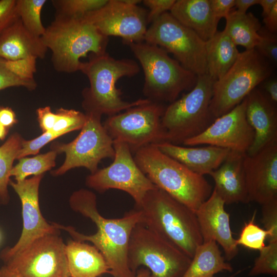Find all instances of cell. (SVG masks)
Segmentation results:
<instances>
[{"label":"cell","mask_w":277,"mask_h":277,"mask_svg":"<svg viewBox=\"0 0 277 277\" xmlns=\"http://www.w3.org/2000/svg\"><path fill=\"white\" fill-rule=\"evenodd\" d=\"M276 3H277V0H259L258 4L261 6L263 9V17L270 13Z\"/></svg>","instance_id":"obj_48"},{"label":"cell","mask_w":277,"mask_h":277,"mask_svg":"<svg viewBox=\"0 0 277 277\" xmlns=\"http://www.w3.org/2000/svg\"><path fill=\"white\" fill-rule=\"evenodd\" d=\"M225 19L223 31L236 46H242L246 50L255 48L261 38L259 33L261 24L253 13L231 11Z\"/></svg>","instance_id":"obj_28"},{"label":"cell","mask_w":277,"mask_h":277,"mask_svg":"<svg viewBox=\"0 0 277 277\" xmlns=\"http://www.w3.org/2000/svg\"><path fill=\"white\" fill-rule=\"evenodd\" d=\"M241 272L240 270L236 272L234 274H232L228 277H234L235 275H238Z\"/></svg>","instance_id":"obj_52"},{"label":"cell","mask_w":277,"mask_h":277,"mask_svg":"<svg viewBox=\"0 0 277 277\" xmlns=\"http://www.w3.org/2000/svg\"><path fill=\"white\" fill-rule=\"evenodd\" d=\"M37 120L43 132L50 131L57 118V114L53 112L49 106L39 108L36 110Z\"/></svg>","instance_id":"obj_42"},{"label":"cell","mask_w":277,"mask_h":277,"mask_svg":"<svg viewBox=\"0 0 277 277\" xmlns=\"http://www.w3.org/2000/svg\"><path fill=\"white\" fill-rule=\"evenodd\" d=\"M261 38L255 49L274 67L277 64V37L266 29L260 30Z\"/></svg>","instance_id":"obj_37"},{"label":"cell","mask_w":277,"mask_h":277,"mask_svg":"<svg viewBox=\"0 0 277 277\" xmlns=\"http://www.w3.org/2000/svg\"><path fill=\"white\" fill-rule=\"evenodd\" d=\"M142 2L149 9L147 15L149 24L163 13L170 11L176 0H144Z\"/></svg>","instance_id":"obj_41"},{"label":"cell","mask_w":277,"mask_h":277,"mask_svg":"<svg viewBox=\"0 0 277 277\" xmlns=\"http://www.w3.org/2000/svg\"><path fill=\"white\" fill-rule=\"evenodd\" d=\"M16 0L0 1V35L18 17Z\"/></svg>","instance_id":"obj_40"},{"label":"cell","mask_w":277,"mask_h":277,"mask_svg":"<svg viewBox=\"0 0 277 277\" xmlns=\"http://www.w3.org/2000/svg\"><path fill=\"white\" fill-rule=\"evenodd\" d=\"M46 0H16L17 15L24 27L31 33L41 37L46 28L41 21V11Z\"/></svg>","instance_id":"obj_32"},{"label":"cell","mask_w":277,"mask_h":277,"mask_svg":"<svg viewBox=\"0 0 277 277\" xmlns=\"http://www.w3.org/2000/svg\"><path fill=\"white\" fill-rule=\"evenodd\" d=\"M246 100V116L254 134L253 142L246 154L252 155L277 142L276 104L258 88L253 89Z\"/></svg>","instance_id":"obj_20"},{"label":"cell","mask_w":277,"mask_h":277,"mask_svg":"<svg viewBox=\"0 0 277 277\" xmlns=\"http://www.w3.org/2000/svg\"><path fill=\"white\" fill-rule=\"evenodd\" d=\"M225 203L213 189L210 196L195 211L203 242L214 241L223 248L226 261H230L239 252L230 224V215Z\"/></svg>","instance_id":"obj_19"},{"label":"cell","mask_w":277,"mask_h":277,"mask_svg":"<svg viewBox=\"0 0 277 277\" xmlns=\"http://www.w3.org/2000/svg\"><path fill=\"white\" fill-rule=\"evenodd\" d=\"M243 167L250 202L262 205L277 200V142L254 155L246 154Z\"/></svg>","instance_id":"obj_18"},{"label":"cell","mask_w":277,"mask_h":277,"mask_svg":"<svg viewBox=\"0 0 277 277\" xmlns=\"http://www.w3.org/2000/svg\"><path fill=\"white\" fill-rule=\"evenodd\" d=\"M169 12L205 42L217 32L220 19L213 14L209 0H177Z\"/></svg>","instance_id":"obj_24"},{"label":"cell","mask_w":277,"mask_h":277,"mask_svg":"<svg viewBox=\"0 0 277 277\" xmlns=\"http://www.w3.org/2000/svg\"><path fill=\"white\" fill-rule=\"evenodd\" d=\"M164 153L179 162L194 173L210 174L225 161L230 150L208 145L183 147L168 142L155 144Z\"/></svg>","instance_id":"obj_22"},{"label":"cell","mask_w":277,"mask_h":277,"mask_svg":"<svg viewBox=\"0 0 277 277\" xmlns=\"http://www.w3.org/2000/svg\"><path fill=\"white\" fill-rule=\"evenodd\" d=\"M8 129L0 124V140H3L6 137Z\"/></svg>","instance_id":"obj_51"},{"label":"cell","mask_w":277,"mask_h":277,"mask_svg":"<svg viewBox=\"0 0 277 277\" xmlns=\"http://www.w3.org/2000/svg\"><path fill=\"white\" fill-rule=\"evenodd\" d=\"M55 113L57 118L51 131L62 135L81 130L86 119L85 113L74 109L61 108Z\"/></svg>","instance_id":"obj_36"},{"label":"cell","mask_w":277,"mask_h":277,"mask_svg":"<svg viewBox=\"0 0 277 277\" xmlns=\"http://www.w3.org/2000/svg\"><path fill=\"white\" fill-rule=\"evenodd\" d=\"M273 67L255 48L240 52L227 73L214 82L210 104L214 119L229 112L271 76Z\"/></svg>","instance_id":"obj_8"},{"label":"cell","mask_w":277,"mask_h":277,"mask_svg":"<svg viewBox=\"0 0 277 277\" xmlns=\"http://www.w3.org/2000/svg\"><path fill=\"white\" fill-rule=\"evenodd\" d=\"M144 41L172 53L186 69L196 75L207 74L206 42L167 12L148 27Z\"/></svg>","instance_id":"obj_10"},{"label":"cell","mask_w":277,"mask_h":277,"mask_svg":"<svg viewBox=\"0 0 277 277\" xmlns=\"http://www.w3.org/2000/svg\"><path fill=\"white\" fill-rule=\"evenodd\" d=\"M115 155L108 166L98 169L86 178V185L100 193L114 189L129 194L139 206L146 193L156 186L136 164L128 145L113 141Z\"/></svg>","instance_id":"obj_13"},{"label":"cell","mask_w":277,"mask_h":277,"mask_svg":"<svg viewBox=\"0 0 277 277\" xmlns=\"http://www.w3.org/2000/svg\"><path fill=\"white\" fill-rule=\"evenodd\" d=\"M65 247L60 234H47L4 262L22 277H70Z\"/></svg>","instance_id":"obj_14"},{"label":"cell","mask_w":277,"mask_h":277,"mask_svg":"<svg viewBox=\"0 0 277 277\" xmlns=\"http://www.w3.org/2000/svg\"><path fill=\"white\" fill-rule=\"evenodd\" d=\"M134 153L136 164L154 185L194 212L211 195L212 186L204 176L163 153L155 144Z\"/></svg>","instance_id":"obj_3"},{"label":"cell","mask_w":277,"mask_h":277,"mask_svg":"<svg viewBox=\"0 0 277 277\" xmlns=\"http://www.w3.org/2000/svg\"><path fill=\"white\" fill-rule=\"evenodd\" d=\"M246 97L231 110L215 118L202 133L184 141L187 146H214L246 154L254 137L246 116Z\"/></svg>","instance_id":"obj_16"},{"label":"cell","mask_w":277,"mask_h":277,"mask_svg":"<svg viewBox=\"0 0 277 277\" xmlns=\"http://www.w3.org/2000/svg\"><path fill=\"white\" fill-rule=\"evenodd\" d=\"M17 122L14 111L10 107L0 106V124L9 129Z\"/></svg>","instance_id":"obj_45"},{"label":"cell","mask_w":277,"mask_h":277,"mask_svg":"<svg viewBox=\"0 0 277 277\" xmlns=\"http://www.w3.org/2000/svg\"><path fill=\"white\" fill-rule=\"evenodd\" d=\"M258 3L259 0H235L234 6L238 12L246 13L249 8Z\"/></svg>","instance_id":"obj_47"},{"label":"cell","mask_w":277,"mask_h":277,"mask_svg":"<svg viewBox=\"0 0 277 277\" xmlns=\"http://www.w3.org/2000/svg\"><path fill=\"white\" fill-rule=\"evenodd\" d=\"M142 223L191 259L203 242L195 212L156 187L148 191L140 205Z\"/></svg>","instance_id":"obj_4"},{"label":"cell","mask_w":277,"mask_h":277,"mask_svg":"<svg viewBox=\"0 0 277 277\" xmlns=\"http://www.w3.org/2000/svg\"><path fill=\"white\" fill-rule=\"evenodd\" d=\"M128 261L136 273L141 266L147 267L152 277H182L191 259L166 239L140 223L129 239Z\"/></svg>","instance_id":"obj_9"},{"label":"cell","mask_w":277,"mask_h":277,"mask_svg":"<svg viewBox=\"0 0 277 277\" xmlns=\"http://www.w3.org/2000/svg\"><path fill=\"white\" fill-rule=\"evenodd\" d=\"M0 272L1 277H22L5 265L0 268Z\"/></svg>","instance_id":"obj_49"},{"label":"cell","mask_w":277,"mask_h":277,"mask_svg":"<svg viewBox=\"0 0 277 277\" xmlns=\"http://www.w3.org/2000/svg\"><path fill=\"white\" fill-rule=\"evenodd\" d=\"M62 135L50 131L43 132L38 137L31 140L26 141L23 139L16 159L19 160L29 155L37 154L43 147Z\"/></svg>","instance_id":"obj_38"},{"label":"cell","mask_w":277,"mask_h":277,"mask_svg":"<svg viewBox=\"0 0 277 277\" xmlns=\"http://www.w3.org/2000/svg\"><path fill=\"white\" fill-rule=\"evenodd\" d=\"M52 52L51 61L59 72L80 71L81 59L89 53L98 55L106 52L108 37L101 33L82 17L56 15L54 21L41 37Z\"/></svg>","instance_id":"obj_5"},{"label":"cell","mask_w":277,"mask_h":277,"mask_svg":"<svg viewBox=\"0 0 277 277\" xmlns=\"http://www.w3.org/2000/svg\"><path fill=\"white\" fill-rule=\"evenodd\" d=\"M138 0H108L102 7L82 17L103 35L118 36L124 43L144 41L148 28V11L137 5Z\"/></svg>","instance_id":"obj_15"},{"label":"cell","mask_w":277,"mask_h":277,"mask_svg":"<svg viewBox=\"0 0 277 277\" xmlns=\"http://www.w3.org/2000/svg\"><path fill=\"white\" fill-rule=\"evenodd\" d=\"M0 277H1V272H0Z\"/></svg>","instance_id":"obj_53"},{"label":"cell","mask_w":277,"mask_h":277,"mask_svg":"<svg viewBox=\"0 0 277 277\" xmlns=\"http://www.w3.org/2000/svg\"><path fill=\"white\" fill-rule=\"evenodd\" d=\"M134 277H152V276L148 269L141 268L136 271L135 275Z\"/></svg>","instance_id":"obj_50"},{"label":"cell","mask_w":277,"mask_h":277,"mask_svg":"<svg viewBox=\"0 0 277 277\" xmlns=\"http://www.w3.org/2000/svg\"><path fill=\"white\" fill-rule=\"evenodd\" d=\"M58 153L51 150L47 153L36 155L31 157H23L18 163L13 166L10 176L14 177L15 181L19 182L27 179L30 175L43 174L54 167Z\"/></svg>","instance_id":"obj_31"},{"label":"cell","mask_w":277,"mask_h":277,"mask_svg":"<svg viewBox=\"0 0 277 277\" xmlns=\"http://www.w3.org/2000/svg\"><path fill=\"white\" fill-rule=\"evenodd\" d=\"M21 135L14 133L0 146V204H7L9 201L8 186L14 161L22 147Z\"/></svg>","instance_id":"obj_30"},{"label":"cell","mask_w":277,"mask_h":277,"mask_svg":"<svg viewBox=\"0 0 277 277\" xmlns=\"http://www.w3.org/2000/svg\"><path fill=\"white\" fill-rule=\"evenodd\" d=\"M52 2L56 9V15L81 17L102 7L108 0H56Z\"/></svg>","instance_id":"obj_33"},{"label":"cell","mask_w":277,"mask_h":277,"mask_svg":"<svg viewBox=\"0 0 277 277\" xmlns=\"http://www.w3.org/2000/svg\"><path fill=\"white\" fill-rule=\"evenodd\" d=\"M144 74L143 94L151 102L172 103L192 88L197 76L171 58L164 49L145 41L128 44Z\"/></svg>","instance_id":"obj_6"},{"label":"cell","mask_w":277,"mask_h":277,"mask_svg":"<svg viewBox=\"0 0 277 277\" xmlns=\"http://www.w3.org/2000/svg\"><path fill=\"white\" fill-rule=\"evenodd\" d=\"M255 215L256 211L251 219L245 223L236 243L238 246L242 245L250 249L260 251L265 246V241L269 235V232L255 223Z\"/></svg>","instance_id":"obj_34"},{"label":"cell","mask_w":277,"mask_h":277,"mask_svg":"<svg viewBox=\"0 0 277 277\" xmlns=\"http://www.w3.org/2000/svg\"><path fill=\"white\" fill-rule=\"evenodd\" d=\"M69 202L73 211L90 219L95 224L96 232L86 235L71 226L52 223L58 229L67 231L74 240L92 243L103 255L113 277H134L136 273L129 266L128 248L133 228L142 221L140 210L135 208L118 219L105 218L98 211L95 194L85 189L73 192Z\"/></svg>","instance_id":"obj_1"},{"label":"cell","mask_w":277,"mask_h":277,"mask_svg":"<svg viewBox=\"0 0 277 277\" xmlns=\"http://www.w3.org/2000/svg\"><path fill=\"white\" fill-rule=\"evenodd\" d=\"M43 174L34 175L19 182H9L22 203L23 229L16 244L1 253L3 261L8 259L36 239L47 234H60V230L49 224L42 214L39 204V187Z\"/></svg>","instance_id":"obj_17"},{"label":"cell","mask_w":277,"mask_h":277,"mask_svg":"<svg viewBox=\"0 0 277 277\" xmlns=\"http://www.w3.org/2000/svg\"><path fill=\"white\" fill-rule=\"evenodd\" d=\"M249 275L256 276L268 274L273 277L277 276V242L268 243L260 251Z\"/></svg>","instance_id":"obj_35"},{"label":"cell","mask_w":277,"mask_h":277,"mask_svg":"<svg viewBox=\"0 0 277 277\" xmlns=\"http://www.w3.org/2000/svg\"><path fill=\"white\" fill-rule=\"evenodd\" d=\"M263 18L265 29L271 33L276 34L277 31V3L274 5L270 13Z\"/></svg>","instance_id":"obj_46"},{"label":"cell","mask_w":277,"mask_h":277,"mask_svg":"<svg viewBox=\"0 0 277 277\" xmlns=\"http://www.w3.org/2000/svg\"><path fill=\"white\" fill-rule=\"evenodd\" d=\"M65 250L70 277H98L109 273L105 259L94 246L69 240Z\"/></svg>","instance_id":"obj_25"},{"label":"cell","mask_w":277,"mask_h":277,"mask_svg":"<svg viewBox=\"0 0 277 277\" xmlns=\"http://www.w3.org/2000/svg\"><path fill=\"white\" fill-rule=\"evenodd\" d=\"M245 154L230 151L222 164L209 174L215 183L213 189L225 204L250 202L243 167Z\"/></svg>","instance_id":"obj_21"},{"label":"cell","mask_w":277,"mask_h":277,"mask_svg":"<svg viewBox=\"0 0 277 277\" xmlns=\"http://www.w3.org/2000/svg\"><path fill=\"white\" fill-rule=\"evenodd\" d=\"M0 240H1V234H0Z\"/></svg>","instance_id":"obj_54"},{"label":"cell","mask_w":277,"mask_h":277,"mask_svg":"<svg viewBox=\"0 0 277 277\" xmlns=\"http://www.w3.org/2000/svg\"><path fill=\"white\" fill-rule=\"evenodd\" d=\"M262 223L269 232L268 243L277 242V200L262 205Z\"/></svg>","instance_id":"obj_39"},{"label":"cell","mask_w":277,"mask_h":277,"mask_svg":"<svg viewBox=\"0 0 277 277\" xmlns=\"http://www.w3.org/2000/svg\"><path fill=\"white\" fill-rule=\"evenodd\" d=\"M236 45L224 31H217L206 42L207 74L216 81L231 67L239 54Z\"/></svg>","instance_id":"obj_26"},{"label":"cell","mask_w":277,"mask_h":277,"mask_svg":"<svg viewBox=\"0 0 277 277\" xmlns=\"http://www.w3.org/2000/svg\"><path fill=\"white\" fill-rule=\"evenodd\" d=\"M163 104L149 102L109 116L103 126L113 141L126 143L131 152L151 144L165 142L161 118Z\"/></svg>","instance_id":"obj_12"},{"label":"cell","mask_w":277,"mask_h":277,"mask_svg":"<svg viewBox=\"0 0 277 277\" xmlns=\"http://www.w3.org/2000/svg\"><path fill=\"white\" fill-rule=\"evenodd\" d=\"M138 63L129 58L115 59L107 52L92 54L83 62L80 71L87 77L89 86L82 91V107L86 113L112 116L149 102L146 98L128 102L122 100L116 87L123 77H132L140 72Z\"/></svg>","instance_id":"obj_2"},{"label":"cell","mask_w":277,"mask_h":277,"mask_svg":"<svg viewBox=\"0 0 277 277\" xmlns=\"http://www.w3.org/2000/svg\"><path fill=\"white\" fill-rule=\"evenodd\" d=\"M214 82L208 74L198 75L188 93L166 107L161 118L164 142L183 144L202 133L214 121L210 110Z\"/></svg>","instance_id":"obj_7"},{"label":"cell","mask_w":277,"mask_h":277,"mask_svg":"<svg viewBox=\"0 0 277 277\" xmlns=\"http://www.w3.org/2000/svg\"><path fill=\"white\" fill-rule=\"evenodd\" d=\"M85 113V123L75 139L68 143L54 142L51 145V150L58 154L65 153L66 156L63 164L51 172L53 176L62 175L77 167L86 168L93 173L102 160L113 159V140L101 123L102 115Z\"/></svg>","instance_id":"obj_11"},{"label":"cell","mask_w":277,"mask_h":277,"mask_svg":"<svg viewBox=\"0 0 277 277\" xmlns=\"http://www.w3.org/2000/svg\"><path fill=\"white\" fill-rule=\"evenodd\" d=\"M209 3L213 14L219 19L225 18L235 6V0H209Z\"/></svg>","instance_id":"obj_43"},{"label":"cell","mask_w":277,"mask_h":277,"mask_svg":"<svg viewBox=\"0 0 277 277\" xmlns=\"http://www.w3.org/2000/svg\"><path fill=\"white\" fill-rule=\"evenodd\" d=\"M233 267L222 255L214 241L203 242L199 246L191 261L182 277H213L223 271H233Z\"/></svg>","instance_id":"obj_27"},{"label":"cell","mask_w":277,"mask_h":277,"mask_svg":"<svg viewBox=\"0 0 277 277\" xmlns=\"http://www.w3.org/2000/svg\"><path fill=\"white\" fill-rule=\"evenodd\" d=\"M35 71L36 60L10 61L0 57V91L12 87L34 90L37 86Z\"/></svg>","instance_id":"obj_29"},{"label":"cell","mask_w":277,"mask_h":277,"mask_svg":"<svg viewBox=\"0 0 277 277\" xmlns=\"http://www.w3.org/2000/svg\"><path fill=\"white\" fill-rule=\"evenodd\" d=\"M261 84V89L274 104L277 103V79L274 76H270L265 80Z\"/></svg>","instance_id":"obj_44"},{"label":"cell","mask_w":277,"mask_h":277,"mask_svg":"<svg viewBox=\"0 0 277 277\" xmlns=\"http://www.w3.org/2000/svg\"><path fill=\"white\" fill-rule=\"evenodd\" d=\"M48 49L18 17L0 35V57L10 61L44 58Z\"/></svg>","instance_id":"obj_23"}]
</instances>
